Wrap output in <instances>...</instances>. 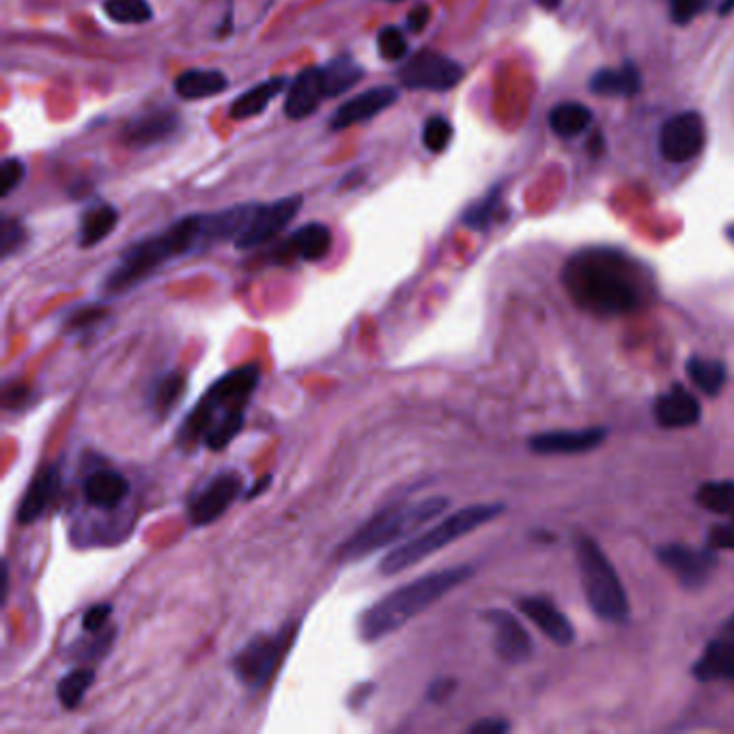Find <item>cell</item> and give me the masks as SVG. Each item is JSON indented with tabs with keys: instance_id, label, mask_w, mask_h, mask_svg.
<instances>
[{
	"instance_id": "obj_40",
	"label": "cell",
	"mask_w": 734,
	"mask_h": 734,
	"mask_svg": "<svg viewBox=\"0 0 734 734\" xmlns=\"http://www.w3.org/2000/svg\"><path fill=\"white\" fill-rule=\"evenodd\" d=\"M106 315L108 313L104 306H80L65 319V328L69 332L91 330L93 326H100V323L106 319Z\"/></svg>"
},
{
	"instance_id": "obj_1",
	"label": "cell",
	"mask_w": 734,
	"mask_h": 734,
	"mask_svg": "<svg viewBox=\"0 0 734 734\" xmlns=\"http://www.w3.org/2000/svg\"><path fill=\"white\" fill-rule=\"evenodd\" d=\"M562 282L573 302L599 317L627 315L653 295V276L646 267L614 248H586L564 265Z\"/></svg>"
},
{
	"instance_id": "obj_11",
	"label": "cell",
	"mask_w": 734,
	"mask_h": 734,
	"mask_svg": "<svg viewBox=\"0 0 734 734\" xmlns=\"http://www.w3.org/2000/svg\"><path fill=\"white\" fill-rule=\"evenodd\" d=\"M244 489V478L235 470H224L196 489L188 500V519L196 528L214 524L239 500Z\"/></svg>"
},
{
	"instance_id": "obj_38",
	"label": "cell",
	"mask_w": 734,
	"mask_h": 734,
	"mask_svg": "<svg viewBox=\"0 0 734 734\" xmlns=\"http://www.w3.org/2000/svg\"><path fill=\"white\" fill-rule=\"evenodd\" d=\"M377 50H379L381 59H384V61L397 63V61L407 59L409 44H407V39H405L401 28L390 24V26L381 28V31L377 33Z\"/></svg>"
},
{
	"instance_id": "obj_48",
	"label": "cell",
	"mask_w": 734,
	"mask_h": 734,
	"mask_svg": "<svg viewBox=\"0 0 734 734\" xmlns=\"http://www.w3.org/2000/svg\"><path fill=\"white\" fill-rule=\"evenodd\" d=\"M272 485V476L270 474H267V476H263L261 478V483L257 481V483H254L250 489H248V493H246V500L250 502V500H254V498H257V496H261V493L267 489V487H270Z\"/></svg>"
},
{
	"instance_id": "obj_53",
	"label": "cell",
	"mask_w": 734,
	"mask_h": 734,
	"mask_svg": "<svg viewBox=\"0 0 734 734\" xmlns=\"http://www.w3.org/2000/svg\"><path fill=\"white\" fill-rule=\"evenodd\" d=\"M730 237H732V239H734V229H730Z\"/></svg>"
},
{
	"instance_id": "obj_19",
	"label": "cell",
	"mask_w": 734,
	"mask_h": 734,
	"mask_svg": "<svg viewBox=\"0 0 734 734\" xmlns=\"http://www.w3.org/2000/svg\"><path fill=\"white\" fill-rule=\"evenodd\" d=\"M691 672L702 683L734 681V614L713 635Z\"/></svg>"
},
{
	"instance_id": "obj_13",
	"label": "cell",
	"mask_w": 734,
	"mask_h": 734,
	"mask_svg": "<svg viewBox=\"0 0 734 734\" xmlns=\"http://www.w3.org/2000/svg\"><path fill=\"white\" fill-rule=\"evenodd\" d=\"M657 558L663 567L674 573L676 580L691 590L702 588L704 584H707L717 567V558L713 556L711 547L700 549V547L672 543V545H663L657 552Z\"/></svg>"
},
{
	"instance_id": "obj_10",
	"label": "cell",
	"mask_w": 734,
	"mask_h": 734,
	"mask_svg": "<svg viewBox=\"0 0 734 734\" xmlns=\"http://www.w3.org/2000/svg\"><path fill=\"white\" fill-rule=\"evenodd\" d=\"M304 199L300 194L285 196L272 203H252L250 216L244 231L235 239L237 250H254L263 244H270L289 224L298 218Z\"/></svg>"
},
{
	"instance_id": "obj_29",
	"label": "cell",
	"mask_w": 734,
	"mask_h": 734,
	"mask_svg": "<svg viewBox=\"0 0 734 734\" xmlns=\"http://www.w3.org/2000/svg\"><path fill=\"white\" fill-rule=\"evenodd\" d=\"M642 89L640 72L631 63L614 69H599L590 78V91L601 97H633Z\"/></svg>"
},
{
	"instance_id": "obj_37",
	"label": "cell",
	"mask_w": 734,
	"mask_h": 734,
	"mask_svg": "<svg viewBox=\"0 0 734 734\" xmlns=\"http://www.w3.org/2000/svg\"><path fill=\"white\" fill-rule=\"evenodd\" d=\"M453 136H455L453 123L442 115H433L425 121V125H422V145H425V149L431 153H444Z\"/></svg>"
},
{
	"instance_id": "obj_28",
	"label": "cell",
	"mask_w": 734,
	"mask_h": 734,
	"mask_svg": "<svg viewBox=\"0 0 734 734\" xmlns=\"http://www.w3.org/2000/svg\"><path fill=\"white\" fill-rule=\"evenodd\" d=\"M186 388L188 377L179 371H171L158 377L147 394L149 412L158 420L168 418L175 412V407L183 401V397H186Z\"/></svg>"
},
{
	"instance_id": "obj_25",
	"label": "cell",
	"mask_w": 734,
	"mask_h": 734,
	"mask_svg": "<svg viewBox=\"0 0 734 734\" xmlns=\"http://www.w3.org/2000/svg\"><path fill=\"white\" fill-rule=\"evenodd\" d=\"M287 87H289V78H285V76L267 78L259 84H254L250 91L235 97L231 108H229V117L233 121H248L252 117L263 115L274 97H278Z\"/></svg>"
},
{
	"instance_id": "obj_8",
	"label": "cell",
	"mask_w": 734,
	"mask_h": 734,
	"mask_svg": "<svg viewBox=\"0 0 734 734\" xmlns=\"http://www.w3.org/2000/svg\"><path fill=\"white\" fill-rule=\"evenodd\" d=\"M300 623H287L272 633H257L231 657V672L239 685L259 691L270 683L298 638Z\"/></svg>"
},
{
	"instance_id": "obj_20",
	"label": "cell",
	"mask_w": 734,
	"mask_h": 734,
	"mask_svg": "<svg viewBox=\"0 0 734 734\" xmlns=\"http://www.w3.org/2000/svg\"><path fill=\"white\" fill-rule=\"evenodd\" d=\"M323 100H330L326 91V82H323L319 67H308L304 72L295 76L289 87L282 112L289 121H304L310 115H315Z\"/></svg>"
},
{
	"instance_id": "obj_15",
	"label": "cell",
	"mask_w": 734,
	"mask_h": 734,
	"mask_svg": "<svg viewBox=\"0 0 734 734\" xmlns=\"http://www.w3.org/2000/svg\"><path fill=\"white\" fill-rule=\"evenodd\" d=\"M181 127L179 112L171 108H153L140 112L138 117L125 123L121 143L130 149H149L173 138Z\"/></svg>"
},
{
	"instance_id": "obj_27",
	"label": "cell",
	"mask_w": 734,
	"mask_h": 734,
	"mask_svg": "<svg viewBox=\"0 0 734 734\" xmlns=\"http://www.w3.org/2000/svg\"><path fill=\"white\" fill-rule=\"evenodd\" d=\"M119 224V211L115 205L110 203H97L84 211L80 218V229H78V246L89 250L97 244H102L115 233Z\"/></svg>"
},
{
	"instance_id": "obj_39",
	"label": "cell",
	"mask_w": 734,
	"mask_h": 734,
	"mask_svg": "<svg viewBox=\"0 0 734 734\" xmlns=\"http://www.w3.org/2000/svg\"><path fill=\"white\" fill-rule=\"evenodd\" d=\"M24 242H26L24 224L16 218L5 216L3 224H0V252H3V259H9L13 252H18Z\"/></svg>"
},
{
	"instance_id": "obj_30",
	"label": "cell",
	"mask_w": 734,
	"mask_h": 734,
	"mask_svg": "<svg viewBox=\"0 0 734 734\" xmlns=\"http://www.w3.org/2000/svg\"><path fill=\"white\" fill-rule=\"evenodd\" d=\"M323 82H326L328 97H338L354 89L356 84L364 78V67L349 54H341L336 59L319 65Z\"/></svg>"
},
{
	"instance_id": "obj_42",
	"label": "cell",
	"mask_w": 734,
	"mask_h": 734,
	"mask_svg": "<svg viewBox=\"0 0 734 734\" xmlns=\"http://www.w3.org/2000/svg\"><path fill=\"white\" fill-rule=\"evenodd\" d=\"M110 616H112V605L110 603H95L91 608L84 610L82 614V631L95 635L110 627Z\"/></svg>"
},
{
	"instance_id": "obj_45",
	"label": "cell",
	"mask_w": 734,
	"mask_h": 734,
	"mask_svg": "<svg viewBox=\"0 0 734 734\" xmlns=\"http://www.w3.org/2000/svg\"><path fill=\"white\" fill-rule=\"evenodd\" d=\"M431 20V7L429 5H416L412 11L407 13V28L412 33H422Z\"/></svg>"
},
{
	"instance_id": "obj_26",
	"label": "cell",
	"mask_w": 734,
	"mask_h": 734,
	"mask_svg": "<svg viewBox=\"0 0 734 734\" xmlns=\"http://www.w3.org/2000/svg\"><path fill=\"white\" fill-rule=\"evenodd\" d=\"M229 87V78L220 69H186L175 78V93L186 102H199L216 97Z\"/></svg>"
},
{
	"instance_id": "obj_52",
	"label": "cell",
	"mask_w": 734,
	"mask_h": 734,
	"mask_svg": "<svg viewBox=\"0 0 734 734\" xmlns=\"http://www.w3.org/2000/svg\"><path fill=\"white\" fill-rule=\"evenodd\" d=\"M386 3H401V0H386Z\"/></svg>"
},
{
	"instance_id": "obj_12",
	"label": "cell",
	"mask_w": 734,
	"mask_h": 734,
	"mask_svg": "<svg viewBox=\"0 0 734 734\" xmlns=\"http://www.w3.org/2000/svg\"><path fill=\"white\" fill-rule=\"evenodd\" d=\"M707 140V127L698 112H679L661 125L659 151L663 160L672 164H685L696 158Z\"/></svg>"
},
{
	"instance_id": "obj_17",
	"label": "cell",
	"mask_w": 734,
	"mask_h": 734,
	"mask_svg": "<svg viewBox=\"0 0 734 734\" xmlns=\"http://www.w3.org/2000/svg\"><path fill=\"white\" fill-rule=\"evenodd\" d=\"M394 102H399V89L390 87V84H381V87H371L364 93H358L347 100L345 104L334 110L330 117V130L341 132L347 127H354L358 123L371 121L381 112H386Z\"/></svg>"
},
{
	"instance_id": "obj_36",
	"label": "cell",
	"mask_w": 734,
	"mask_h": 734,
	"mask_svg": "<svg viewBox=\"0 0 734 734\" xmlns=\"http://www.w3.org/2000/svg\"><path fill=\"white\" fill-rule=\"evenodd\" d=\"M502 211H504L502 196L498 190H493L485 196V199L468 207V211L463 214V224L474 231H485L502 216Z\"/></svg>"
},
{
	"instance_id": "obj_43",
	"label": "cell",
	"mask_w": 734,
	"mask_h": 734,
	"mask_svg": "<svg viewBox=\"0 0 734 734\" xmlns=\"http://www.w3.org/2000/svg\"><path fill=\"white\" fill-rule=\"evenodd\" d=\"M674 24H689L704 9L707 0H668Z\"/></svg>"
},
{
	"instance_id": "obj_34",
	"label": "cell",
	"mask_w": 734,
	"mask_h": 734,
	"mask_svg": "<svg viewBox=\"0 0 734 734\" xmlns=\"http://www.w3.org/2000/svg\"><path fill=\"white\" fill-rule=\"evenodd\" d=\"M696 502L711 513L734 517V483L711 481L696 491Z\"/></svg>"
},
{
	"instance_id": "obj_47",
	"label": "cell",
	"mask_w": 734,
	"mask_h": 734,
	"mask_svg": "<svg viewBox=\"0 0 734 734\" xmlns=\"http://www.w3.org/2000/svg\"><path fill=\"white\" fill-rule=\"evenodd\" d=\"M457 687V683L453 679H440V681H433L431 687H429V700L433 702H444L450 694H453Z\"/></svg>"
},
{
	"instance_id": "obj_41",
	"label": "cell",
	"mask_w": 734,
	"mask_h": 734,
	"mask_svg": "<svg viewBox=\"0 0 734 734\" xmlns=\"http://www.w3.org/2000/svg\"><path fill=\"white\" fill-rule=\"evenodd\" d=\"M26 177V166L20 158H7L3 162V168H0V194L7 196L22 186V181Z\"/></svg>"
},
{
	"instance_id": "obj_24",
	"label": "cell",
	"mask_w": 734,
	"mask_h": 734,
	"mask_svg": "<svg viewBox=\"0 0 734 734\" xmlns=\"http://www.w3.org/2000/svg\"><path fill=\"white\" fill-rule=\"evenodd\" d=\"M519 610L530 623L539 629L545 638L558 646H569L575 640V629L571 620L564 616L556 605L545 597H526L519 601Z\"/></svg>"
},
{
	"instance_id": "obj_7",
	"label": "cell",
	"mask_w": 734,
	"mask_h": 734,
	"mask_svg": "<svg viewBox=\"0 0 734 734\" xmlns=\"http://www.w3.org/2000/svg\"><path fill=\"white\" fill-rule=\"evenodd\" d=\"M575 558L590 612L605 623H627L629 599L625 586L599 543L588 536L577 539Z\"/></svg>"
},
{
	"instance_id": "obj_22",
	"label": "cell",
	"mask_w": 734,
	"mask_h": 734,
	"mask_svg": "<svg viewBox=\"0 0 734 734\" xmlns=\"http://www.w3.org/2000/svg\"><path fill=\"white\" fill-rule=\"evenodd\" d=\"M130 491L132 485L127 476L112 468L93 470L82 483L84 502L97 511H115L127 500Z\"/></svg>"
},
{
	"instance_id": "obj_18",
	"label": "cell",
	"mask_w": 734,
	"mask_h": 734,
	"mask_svg": "<svg viewBox=\"0 0 734 734\" xmlns=\"http://www.w3.org/2000/svg\"><path fill=\"white\" fill-rule=\"evenodd\" d=\"M332 242L334 237L328 224L308 222L274 250V259L276 263H319L330 254Z\"/></svg>"
},
{
	"instance_id": "obj_23",
	"label": "cell",
	"mask_w": 734,
	"mask_h": 734,
	"mask_svg": "<svg viewBox=\"0 0 734 734\" xmlns=\"http://www.w3.org/2000/svg\"><path fill=\"white\" fill-rule=\"evenodd\" d=\"M653 416L663 429H687L694 427L702 418L698 399L683 386H672L668 392L657 397L653 405Z\"/></svg>"
},
{
	"instance_id": "obj_21",
	"label": "cell",
	"mask_w": 734,
	"mask_h": 734,
	"mask_svg": "<svg viewBox=\"0 0 734 734\" xmlns=\"http://www.w3.org/2000/svg\"><path fill=\"white\" fill-rule=\"evenodd\" d=\"M608 437V429L588 427V429H567V431H547L532 435L528 444L539 455H580L597 448Z\"/></svg>"
},
{
	"instance_id": "obj_3",
	"label": "cell",
	"mask_w": 734,
	"mask_h": 734,
	"mask_svg": "<svg viewBox=\"0 0 734 734\" xmlns=\"http://www.w3.org/2000/svg\"><path fill=\"white\" fill-rule=\"evenodd\" d=\"M218 244L209 214L183 216L164 231L138 239L121 252L119 261L104 278L108 295H123L183 257Z\"/></svg>"
},
{
	"instance_id": "obj_44",
	"label": "cell",
	"mask_w": 734,
	"mask_h": 734,
	"mask_svg": "<svg viewBox=\"0 0 734 734\" xmlns=\"http://www.w3.org/2000/svg\"><path fill=\"white\" fill-rule=\"evenodd\" d=\"M707 545L711 549H734V517H728L726 524L711 528Z\"/></svg>"
},
{
	"instance_id": "obj_2",
	"label": "cell",
	"mask_w": 734,
	"mask_h": 734,
	"mask_svg": "<svg viewBox=\"0 0 734 734\" xmlns=\"http://www.w3.org/2000/svg\"><path fill=\"white\" fill-rule=\"evenodd\" d=\"M259 381L261 366L257 362L235 366L233 371L218 377L177 429L175 444L181 453L190 455L199 448L220 453L229 448L244 431L248 407Z\"/></svg>"
},
{
	"instance_id": "obj_4",
	"label": "cell",
	"mask_w": 734,
	"mask_h": 734,
	"mask_svg": "<svg viewBox=\"0 0 734 734\" xmlns=\"http://www.w3.org/2000/svg\"><path fill=\"white\" fill-rule=\"evenodd\" d=\"M472 575L474 567H470V564H459V567L420 575L414 582L394 588L384 599L375 601L371 608H366L360 614V638L364 642H379L388 638V635L397 633L409 620H414L418 614L429 610L433 603L446 597L450 590L468 582Z\"/></svg>"
},
{
	"instance_id": "obj_9",
	"label": "cell",
	"mask_w": 734,
	"mask_h": 734,
	"mask_svg": "<svg viewBox=\"0 0 734 734\" xmlns=\"http://www.w3.org/2000/svg\"><path fill=\"white\" fill-rule=\"evenodd\" d=\"M397 76L401 87L409 91L446 93L463 80L465 69L448 54L425 48L403 59Z\"/></svg>"
},
{
	"instance_id": "obj_6",
	"label": "cell",
	"mask_w": 734,
	"mask_h": 734,
	"mask_svg": "<svg viewBox=\"0 0 734 734\" xmlns=\"http://www.w3.org/2000/svg\"><path fill=\"white\" fill-rule=\"evenodd\" d=\"M502 513L504 504H472L459 508L457 513L437 521L433 528L414 534L412 539H407L399 547L390 549L384 560L379 562V571L381 575H399L407 569H412L429 556L442 552V549L448 547L450 543H455L463 539V536H468L474 530L489 524V521L498 519Z\"/></svg>"
},
{
	"instance_id": "obj_49",
	"label": "cell",
	"mask_w": 734,
	"mask_h": 734,
	"mask_svg": "<svg viewBox=\"0 0 734 734\" xmlns=\"http://www.w3.org/2000/svg\"><path fill=\"white\" fill-rule=\"evenodd\" d=\"M536 5H539L545 11H554L562 5V0H536Z\"/></svg>"
},
{
	"instance_id": "obj_32",
	"label": "cell",
	"mask_w": 734,
	"mask_h": 734,
	"mask_svg": "<svg viewBox=\"0 0 734 734\" xmlns=\"http://www.w3.org/2000/svg\"><path fill=\"white\" fill-rule=\"evenodd\" d=\"M592 121V112L588 106L577 104V102H564L558 104L552 115H549V125L556 136L560 138H573L582 134Z\"/></svg>"
},
{
	"instance_id": "obj_16",
	"label": "cell",
	"mask_w": 734,
	"mask_h": 734,
	"mask_svg": "<svg viewBox=\"0 0 734 734\" xmlns=\"http://www.w3.org/2000/svg\"><path fill=\"white\" fill-rule=\"evenodd\" d=\"M63 489V476L61 468L56 463L41 465V468L33 474L31 483L24 489V496L18 506V524L20 526H31L48 513V508L59 500Z\"/></svg>"
},
{
	"instance_id": "obj_14",
	"label": "cell",
	"mask_w": 734,
	"mask_h": 734,
	"mask_svg": "<svg viewBox=\"0 0 734 734\" xmlns=\"http://www.w3.org/2000/svg\"><path fill=\"white\" fill-rule=\"evenodd\" d=\"M483 618L493 629V651L508 663V666H519L532 657L534 642L526 627L519 623V618L506 610H487Z\"/></svg>"
},
{
	"instance_id": "obj_5",
	"label": "cell",
	"mask_w": 734,
	"mask_h": 734,
	"mask_svg": "<svg viewBox=\"0 0 734 734\" xmlns=\"http://www.w3.org/2000/svg\"><path fill=\"white\" fill-rule=\"evenodd\" d=\"M448 506L450 498L431 496L409 504H394L388 508H381V511H377L369 521H364L349 539L338 545L336 560L356 562L403 539H412L422 526L431 524V521L435 517H440Z\"/></svg>"
},
{
	"instance_id": "obj_46",
	"label": "cell",
	"mask_w": 734,
	"mask_h": 734,
	"mask_svg": "<svg viewBox=\"0 0 734 734\" xmlns=\"http://www.w3.org/2000/svg\"><path fill=\"white\" fill-rule=\"evenodd\" d=\"M511 730V724L504 722V719H483L470 728L472 734H504Z\"/></svg>"
},
{
	"instance_id": "obj_50",
	"label": "cell",
	"mask_w": 734,
	"mask_h": 734,
	"mask_svg": "<svg viewBox=\"0 0 734 734\" xmlns=\"http://www.w3.org/2000/svg\"><path fill=\"white\" fill-rule=\"evenodd\" d=\"M7 588H9V564L5 562V573H3V601H7Z\"/></svg>"
},
{
	"instance_id": "obj_51",
	"label": "cell",
	"mask_w": 734,
	"mask_h": 734,
	"mask_svg": "<svg viewBox=\"0 0 734 734\" xmlns=\"http://www.w3.org/2000/svg\"><path fill=\"white\" fill-rule=\"evenodd\" d=\"M730 11H734V0H724L722 7H719V13H722V16H728Z\"/></svg>"
},
{
	"instance_id": "obj_35",
	"label": "cell",
	"mask_w": 734,
	"mask_h": 734,
	"mask_svg": "<svg viewBox=\"0 0 734 734\" xmlns=\"http://www.w3.org/2000/svg\"><path fill=\"white\" fill-rule=\"evenodd\" d=\"M102 9L115 24L132 26V24H147L153 18V7L149 0H104Z\"/></svg>"
},
{
	"instance_id": "obj_33",
	"label": "cell",
	"mask_w": 734,
	"mask_h": 734,
	"mask_svg": "<svg viewBox=\"0 0 734 734\" xmlns=\"http://www.w3.org/2000/svg\"><path fill=\"white\" fill-rule=\"evenodd\" d=\"M687 375L694 381V386L700 388L709 397H717L726 384V366L719 360H707L694 356L687 362Z\"/></svg>"
},
{
	"instance_id": "obj_31",
	"label": "cell",
	"mask_w": 734,
	"mask_h": 734,
	"mask_svg": "<svg viewBox=\"0 0 734 734\" xmlns=\"http://www.w3.org/2000/svg\"><path fill=\"white\" fill-rule=\"evenodd\" d=\"M95 676H97L95 668L91 666H80L61 676L59 685H56V698H59L61 707L67 711L78 709L84 696H87L89 689L93 687Z\"/></svg>"
}]
</instances>
